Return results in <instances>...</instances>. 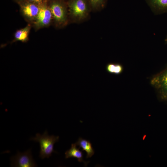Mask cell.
I'll use <instances>...</instances> for the list:
<instances>
[{
  "label": "cell",
  "mask_w": 167,
  "mask_h": 167,
  "mask_svg": "<svg viewBox=\"0 0 167 167\" xmlns=\"http://www.w3.org/2000/svg\"><path fill=\"white\" fill-rule=\"evenodd\" d=\"M67 4L69 15L75 23L85 20L92 11L89 0H68Z\"/></svg>",
  "instance_id": "obj_1"
},
{
  "label": "cell",
  "mask_w": 167,
  "mask_h": 167,
  "mask_svg": "<svg viewBox=\"0 0 167 167\" xmlns=\"http://www.w3.org/2000/svg\"><path fill=\"white\" fill-rule=\"evenodd\" d=\"M59 136L49 135L47 131L42 135L37 133L36 136L31 138L30 140L38 142L40 145V150L39 157L43 159L49 158L53 152H57L54 149V144L58 141Z\"/></svg>",
  "instance_id": "obj_2"
},
{
  "label": "cell",
  "mask_w": 167,
  "mask_h": 167,
  "mask_svg": "<svg viewBox=\"0 0 167 167\" xmlns=\"http://www.w3.org/2000/svg\"><path fill=\"white\" fill-rule=\"evenodd\" d=\"M49 1V4H47L56 23L60 26L66 25L68 22L69 15L67 2L64 0Z\"/></svg>",
  "instance_id": "obj_3"
},
{
  "label": "cell",
  "mask_w": 167,
  "mask_h": 167,
  "mask_svg": "<svg viewBox=\"0 0 167 167\" xmlns=\"http://www.w3.org/2000/svg\"><path fill=\"white\" fill-rule=\"evenodd\" d=\"M11 166L15 167H33L36 165L33 158L31 149L21 153L17 152L16 155L11 159Z\"/></svg>",
  "instance_id": "obj_4"
},
{
  "label": "cell",
  "mask_w": 167,
  "mask_h": 167,
  "mask_svg": "<svg viewBox=\"0 0 167 167\" xmlns=\"http://www.w3.org/2000/svg\"><path fill=\"white\" fill-rule=\"evenodd\" d=\"M39 6V11L34 22L35 25L38 28L48 25L53 18L51 11L47 2Z\"/></svg>",
  "instance_id": "obj_5"
},
{
  "label": "cell",
  "mask_w": 167,
  "mask_h": 167,
  "mask_svg": "<svg viewBox=\"0 0 167 167\" xmlns=\"http://www.w3.org/2000/svg\"><path fill=\"white\" fill-rule=\"evenodd\" d=\"M153 82L159 90L161 99L167 100V68L156 76Z\"/></svg>",
  "instance_id": "obj_6"
},
{
  "label": "cell",
  "mask_w": 167,
  "mask_h": 167,
  "mask_svg": "<svg viewBox=\"0 0 167 167\" xmlns=\"http://www.w3.org/2000/svg\"><path fill=\"white\" fill-rule=\"evenodd\" d=\"M19 3L24 15L29 19H35L39 11V6L27 0Z\"/></svg>",
  "instance_id": "obj_7"
},
{
  "label": "cell",
  "mask_w": 167,
  "mask_h": 167,
  "mask_svg": "<svg viewBox=\"0 0 167 167\" xmlns=\"http://www.w3.org/2000/svg\"><path fill=\"white\" fill-rule=\"evenodd\" d=\"M76 143L72 144L71 148L65 152V157L66 159L71 157L75 158L77 159L78 161L83 162L84 165L86 166L89 161L84 160L82 152L79 150V148H76Z\"/></svg>",
  "instance_id": "obj_8"
},
{
  "label": "cell",
  "mask_w": 167,
  "mask_h": 167,
  "mask_svg": "<svg viewBox=\"0 0 167 167\" xmlns=\"http://www.w3.org/2000/svg\"><path fill=\"white\" fill-rule=\"evenodd\" d=\"M151 8L157 13L167 11V0H145Z\"/></svg>",
  "instance_id": "obj_9"
},
{
  "label": "cell",
  "mask_w": 167,
  "mask_h": 167,
  "mask_svg": "<svg viewBox=\"0 0 167 167\" xmlns=\"http://www.w3.org/2000/svg\"><path fill=\"white\" fill-rule=\"evenodd\" d=\"M77 145L82 148L83 151H85L87 153L86 158L91 157L94 154V150L91 143L89 140L79 137L76 143Z\"/></svg>",
  "instance_id": "obj_10"
},
{
  "label": "cell",
  "mask_w": 167,
  "mask_h": 167,
  "mask_svg": "<svg viewBox=\"0 0 167 167\" xmlns=\"http://www.w3.org/2000/svg\"><path fill=\"white\" fill-rule=\"evenodd\" d=\"M30 29V25H28L25 28L17 30L15 34V39L23 42L26 41L28 40Z\"/></svg>",
  "instance_id": "obj_11"
},
{
  "label": "cell",
  "mask_w": 167,
  "mask_h": 167,
  "mask_svg": "<svg viewBox=\"0 0 167 167\" xmlns=\"http://www.w3.org/2000/svg\"><path fill=\"white\" fill-rule=\"evenodd\" d=\"M106 70L109 73L118 75L122 72L123 68L122 66L119 63H110L106 65Z\"/></svg>",
  "instance_id": "obj_12"
},
{
  "label": "cell",
  "mask_w": 167,
  "mask_h": 167,
  "mask_svg": "<svg viewBox=\"0 0 167 167\" xmlns=\"http://www.w3.org/2000/svg\"><path fill=\"white\" fill-rule=\"evenodd\" d=\"M89 1L92 10L96 11L104 7L107 0H89Z\"/></svg>",
  "instance_id": "obj_13"
},
{
  "label": "cell",
  "mask_w": 167,
  "mask_h": 167,
  "mask_svg": "<svg viewBox=\"0 0 167 167\" xmlns=\"http://www.w3.org/2000/svg\"><path fill=\"white\" fill-rule=\"evenodd\" d=\"M38 5H40L47 2V0H27Z\"/></svg>",
  "instance_id": "obj_14"
},
{
  "label": "cell",
  "mask_w": 167,
  "mask_h": 167,
  "mask_svg": "<svg viewBox=\"0 0 167 167\" xmlns=\"http://www.w3.org/2000/svg\"><path fill=\"white\" fill-rule=\"evenodd\" d=\"M16 1L18 2L19 3L23 1H24L25 0H15Z\"/></svg>",
  "instance_id": "obj_15"
},
{
  "label": "cell",
  "mask_w": 167,
  "mask_h": 167,
  "mask_svg": "<svg viewBox=\"0 0 167 167\" xmlns=\"http://www.w3.org/2000/svg\"><path fill=\"white\" fill-rule=\"evenodd\" d=\"M165 41L166 43H167V36H166L165 39Z\"/></svg>",
  "instance_id": "obj_16"
}]
</instances>
